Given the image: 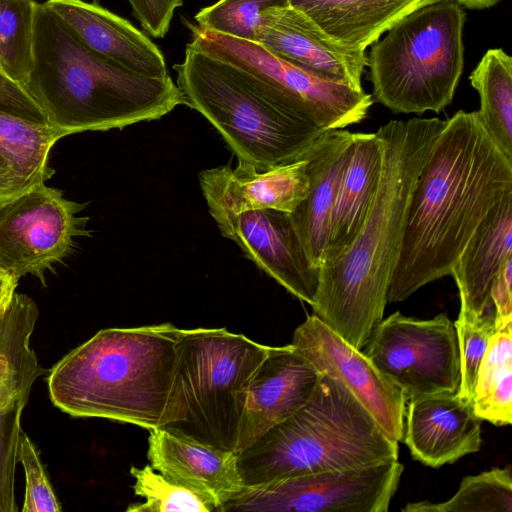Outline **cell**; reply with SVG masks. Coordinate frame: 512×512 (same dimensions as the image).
Returning a JSON list of instances; mask_svg holds the SVG:
<instances>
[{
	"label": "cell",
	"mask_w": 512,
	"mask_h": 512,
	"mask_svg": "<svg viewBox=\"0 0 512 512\" xmlns=\"http://www.w3.org/2000/svg\"><path fill=\"white\" fill-rule=\"evenodd\" d=\"M134 16L153 37L162 38L169 30L175 9L183 0H128Z\"/></svg>",
	"instance_id": "36"
},
{
	"label": "cell",
	"mask_w": 512,
	"mask_h": 512,
	"mask_svg": "<svg viewBox=\"0 0 512 512\" xmlns=\"http://www.w3.org/2000/svg\"><path fill=\"white\" fill-rule=\"evenodd\" d=\"M460 357V386L457 397L471 403L477 372L494 333V313H485L478 318L458 315L454 322Z\"/></svg>",
	"instance_id": "32"
},
{
	"label": "cell",
	"mask_w": 512,
	"mask_h": 512,
	"mask_svg": "<svg viewBox=\"0 0 512 512\" xmlns=\"http://www.w3.org/2000/svg\"><path fill=\"white\" fill-rule=\"evenodd\" d=\"M199 182L214 220L261 209L292 213L309 187L304 155L268 170L243 164L206 169L200 172Z\"/></svg>",
	"instance_id": "17"
},
{
	"label": "cell",
	"mask_w": 512,
	"mask_h": 512,
	"mask_svg": "<svg viewBox=\"0 0 512 512\" xmlns=\"http://www.w3.org/2000/svg\"><path fill=\"white\" fill-rule=\"evenodd\" d=\"M255 42L318 77L363 89L365 50L351 49L333 39L289 4L262 12Z\"/></svg>",
	"instance_id": "15"
},
{
	"label": "cell",
	"mask_w": 512,
	"mask_h": 512,
	"mask_svg": "<svg viewBox=\"0 0 512 512\" xmlns=\"http://www.w3.org/2000/svg\"><path fill=\"white\" fill-rule=\"evenodd\" d=\"M403 470L396 459L245 488L217 512H386Z\"/></svg>",
	"instance_id": "12"
},
{
	"label": "cell",
	"mask_w": 512,
	"mask_h": 512,
	"mask_svg": "<svg viewBox=\"0 0 512 512\" xmlns=\"http://www.w3.org/2000/svg\"><path fill=\"white\" fill-rule=\"evenodd\" d=\"M7 174H8V165L6 163V160L0 153V190L6 180Z\"/></svg>",
	"instance_id": "41"
},
{
	"label": "cell",
	"mask_w": 512,
	"mask_h": 512,
	"mask_svg": "<svg viewBox=\"0 0 512 512\" xmlns=\"http://www.w3.org/2000/svg\"><path fill=\"white\" fill-rule=\"evenodd\" d=\"M85 205L63 191L39 183L0 203V270L18 279L32 275L45 284V272L86 235Z\"/></svg>",
	"instance_id": "11"
},
{
	"label": "cell",
	"mask_w": 512,
	"mask_h": 512,
	"mask_svg": "<svg viewBox=\"0 0 512 512\" xmlns=\"http://www.w3.org/2000/svg\"><path fill=\"white\" fill-rule=\"evenodd\" d=\"M444 124L417 117L389 121L375 132L382 165L372 204L351 243L319 267L314 315L358 350L383 319L409 201Z\"/></svg>",
	"instance_id": "2"
},
{
	"label": "cell",
	"mask_w": 512,
	"mask_h": 512,
	"mask_svg": "<svg viewBox=\"0 0 512 512\" xmlns=\"http://www.w3.org/2000/svg\"><path fill=\"white\" fill-rule=\"evenodd\" d=\"M482 420L456 394L407 400L402 441L412 457L439 468L480 450Z\"/></svg>",
	"instance_id": "18"
},
{
	"label": "cell",
	"mask_w": 512,
	"mask_h": 512,
	"mask_svg": "<svg viewBox=\"0 0 512 512\" xmlns=\"http://www.w3.org/2000/svg\"><path fill=\"white\" fill-rule=\"evenodd\" d=\"M181 330L162 323L98 331L50 370L52 403L73 417L162 427Z\"/></svg>",
	"instance_id": "4"
},
{
	"label": "cell",
	"mask_w": 512,
	"mask_h": 512,
	"mask_svg": "<svg viewBox=\"0 0 512 512\" xmlns=\"http://www.w3.org/2000/svg\"><path fill=\"white\" fill-rule=\"evenodd\" d=\"M269 348L225 328L182 329L161 428L235 453L248 384Z\"/></svg>",
	"instance_id": "7"
},
{
	"label": "cell",
	"mask_w": 512,
	"mask_h": 512,
	"mask_svg": "<svg viewBox=\"0 0 512 512\" xmlns=\"http://www.w3.org/2000/svg\"><path fill=\"white\" fill-rule=\"evenodd\" d=\"M292 346L321 374L344 385L393 441H402L404 393L316 315L299 325Z\"/></svg>",
	"instance_id": "13"
},
{
	"label": "cell",
	"mask_w": 512,
	"mask_h": 512,
	"mask_svg": "<svg viewBox=\"0 0 512 512\" xmlns=\"http://www.w3.org/2000/svg\"><path fill=\"white\" fill-rule=\"evenodd\" d=\"M22 87L61 138L160 119L183 104L170 76L148 77L94 52L44 3L36 7Z\"/></svg>",
	"instance_id": "3"
},
{
	"label": "cell",
	"mask_w": 512,
	"mask_h": 512,
	"mask_svg": "<svg viewBox=\"0 0 512 512\" xmlns=\"http://www.w3.org/2000/svg\"><path fill=\"white\" fill-rule=\"evenodd\" d=\"M1 271V270H0Z\"/></svg>",
	"instance_id": "42"
},
{
	"label": "cell",
	"mask_w": 512,
	"mask_h": 512,
	"mask_svg": "<svg viewBox=\"0 0 512 512\" xmlns=\"http://www.w3.org/2000/svg\"><path fill=\"white\" fill-rule=\"evenodd\" d=\"M471 405L482 421L512 423V325L495 330L480 363Z\"/></svg>",
	"instance_id": "27"
},
{
	"label": "cell",
	"mask_w": 512,
	"mask_h": 512,
	"mask_svg": "<svg viewBox=\"0 0 512 512\" xmlns=\"http://www.w3.org/2000/svg\"><path fill=\"white\" fill-rule=\"evenodd\" d=\"M361 351L407 400L459 390L457 334L445 313L420 320L395 312L373 329Z\"/></svg>",
	"instance_id": "10"
},
{
	"label": "cell",
	"mask_w": 512,
	"mask_h": 512,
	"mask_svg": "<svg viewBox=\"0 0 512 512\" xmlns=\"http://www.w3.org/2000/svg\"><path fill=\"white\" fill-rule=\"evenodd\" d=\"M441 0H423L422 6H426L435 2H438ZM458 3L459 5H463L470 9H484L489 8L496 3H498L500 0H449Z\"/></svg>",
	"instance_id": "39"
},
{
	"label": "cell",
	"mask_w": 512,
	"mask_h": 512,
	"mask_svg": "<svg viewBox=\"0 0 512 512\" xmlns=\"http://www.w3.org/2000/svg\"><path fill=\"white\" fill-rule=\"evenodd\" d=\"M512 257V194L497 204L480 224L451 269L459 290V315L478 318L493 311L491 284Z\"/></svg>",
	"instance_id": "22"
},
{
	"label": "cell",
	"mask_w": 512,
	"mask_h": 512,
	"mask_svg": "<svg viewBox=\"0 0 512 512\" xmlns=\"http://www.w3.org/2000/svg\"><path fill=\"white\" fill-rule=\"evenodd\" d=\"M24 405L0 408V512L18 511L15 501V469L20 419Z\"/></svg>",
	"instance_id": "33"
},
{
	"label": "cell",
	"mask_w": 512,
	"mask_h": 512,
	"mask_svg": "<svg viewBox=\"0 0 512 512\" xmlns=\"http://www.w3.org/2000/svg\"><path fill=\"white\" fill-rule=\"evenodd\" d=\"M13 404L8 398L7 367L3 356L0 354V408Z\"/></svg>",
	"instance_id": "40"
},
{
	"label": "cell",
	"mask_w": 512,
	"mask_h": 512,
	"mask_svg": "<svg viewBox=\"0 0 512 512\" xmlns=\"http://www.w3.org/2000/svg\"><path fill=\"white\" fill-rule=\"evenodd\" d=\"M321 376L292 344L270 346L248 384L235 453L303 407Z\"/></svg>",
	"instance_id": "16"
},
{
	"label": "cell",
	"mask_w": 512,
	"mask_h": 512,
	"mask_svg": "<svg viewBox=\"0 0 512 512\" xmlns=\"http://www.w3.org/2000/svg\"><path fill=\"white\" fill-rule=\"evenodd\" d=\"M35 0H0V71L21 86L32 67Z\"/></svg>",
	"instance_id": "29"
},
{
	"label": "cell",
	"mask_w": 512,
	"mask_h": 512,
	"mask_svg": "<svg viewBox=\"0 0 512 512\" xmlns=\"http://www.w3.org/2000/svg\"><path fill=\"white\" fill-rule=\"evenodd\" d=\"M0 112L30 122L48 124L47 118L26 90L0 71ZM49 125V124H48Z\"/></svg>",
	"instance_id": "35"
},
{
	"label": "cell",
	"mask_w": 512,
	"mask_h": 512,
	"mask_svg": "<svg viewBox=\"0 0 512 512\" xmlns=\"http://www.w3.org/2000/svg\"><path fill=\"white\" fill-rule=\"evenodd\" d=\"M288 4V0H219L201 9L195 20L200 28L255 42L262 12Z\"/></svg>",
	"instance_id": "31"
},
{
	"label": "cell",
	"mask_w": 512,
	"mask_h": 512,
	"mask_svg": "<svg viewBox=\"0 0 512 512\" xmlns=\"http://www.w3.org/2000/svg\"><path fill=\"white\" fill-rule=\"evenodd\" d=\"M480 96L476 111L498 147L512 159V59L501 48L489 49L469 76Z\"/></svg>",
	"instance_id": "26"
},
{
	"label": "cell",
	"mask_w": 512,
	"mask_h": 512,
	"mask_svg": "<svg viewBox=\"0 0 512 512\" xmlns=\"http://www.w3.org/2000/svg\"><path fill=\"white\" fill-rule=\"evenodd\" d=\"M393 441L354 395L322 374L310 400L237 453L245 488L398 459Z\"/></svg>",
	"instance_id": "5"
},
{
	"label": "cell",
	"mask_w": 512,
	"mask_h": 512,
	"mask_svg": "<svg viewBox=\"0 0 512 512\" xmlns=\"http://www.w3.org/2000/svg\"><path fill=\"white\" fill-rule=\"evenodd\" d=\"M423 0H288L327 35L351 49L366 50Z\"/></svg>",
	"instance_id": "24"
},
{
	"label": "cell",
	"mask_w": 512,
	"mask_h": 512,
	"mask_svg": "<svg viewBox=\"0 0 512 512\" xmlns=\"http://www.w3.org/2000/svg\"><path fill=\"white\" fill-rule=\"evenodd\" d=\"M187 25L192 32L190 46L257 78L292 113L312 125L343 129L367 117L373 100L363 89L318 77L256 42Z\"/></svg>",
	"instance_id": "9"
},
{
	"label": "cell",
	"mask_w": 512,
	"mask_h": 512,
	"mask_svg": "<svg viewBox=\"0 0 512 512\" xmlns=\"http://www.w3.org/2000/svg\"><path fill=\"white\" fill-rule=\"evenodd\" d=\"M404 512H512L510 467L492 468L462 479L458 491L447 501L408 503Z\"/></svg>",
	"instance_id": "28"
},
{
	"label": "cell",
	"mask_w": 512,
	"mask_h": 512,
	"mask_svg": "<svg viewBox=\"0 0 512 512\" xmlns=\"http://www.w3.org/2000/svg\"><path fill=\"white\" fill-rule=\"evenodd\" d=\"M149 432L147 458L152 468L202 496L214 511L245 489L236 453L215 449L161 427Z\"/></svg>",
	"instance_id": "19"
},
{
	"label": "cell",
	"mask_w": 512,
	"mask_h": 512,
	"mask_svg": "<svg viewBox=\"0 0 512 512\" xmlns=\"http://www.w3.org/2000/svg\"><path fill=\"white\" fill-rule=\"evenodd\" d=\"M17 460L24 468L26 490L22 512H60V503L48 480L39 453L30 438L20 431Z\"/></svg>",
	"instance_id": "34"
},
{
	"label": "cell",
	"mask_w": 512,
	"mask_h": 512,
	"mask_svg": "<svg viewBox=\"0 0 512 512\" xmlns=\"http://www.w3.org/2000/svg\"><path fill=\"white\" fill-rule=\"evenodd\" d=\"M60 139L48 124L0 112V153L8 165V174L0 190V203L54 175L50 152Z\"/></svg>",
	"instance_id": "25"
},
{
	"label": "cell",
	"mask_w": 512,
	"mask_h": 512,
	"mask_svg": "<svg viewBox=\"0 0 512 512\" xmlns=\"http://www.w3.org/2000/svg\"><path fill=\"white\" fill-rule=\"evenodd\" d=\"M215 222L225 238L298 299L313 304L319 268L310 261L289 213L275 209L247 211Z\"/></svg>",
	"instance_id": "14"
},
{
	"label": "cell",
	"mask_w": 512,
	"mask_h": 512,
	"mask_svg": "<svg viewBox=\"0 0 512 512\" xmlns=\"http://www.w3.org/2000/svg\"><path fill=\"white\" fill-rule=\"evenodd\" d=\"M355 133L325 131L304 154L309 187L306 197L289 213L310 261L320 267L327 246L338 184Z\"/></svg>",
	"instance_id": "21"
},
{
	"label": "cell",
	"mask_w": 512,
	"mask_h": 512,
	"mask_svg": "<svg viewBox=\"0 0 512 512\" xmlns=\"http://www.w3.org/2000/svg\"><path fill=\"white\" fill-rule=\"evenodd\" d=\"M510 194L512 159L477 112L460 110L445 120L409 201L388 302H402L450 275L480 224Z\"/></svg>",
	"instance_id": "1"
},
{
	"label": "cell",
	"mask_w": 512,
	"mask_h": 512,
	"mask_svg": "<svg viewBox=\"0 0 512 512\" xmlns=\"http://www.w3.org/2000/svg\"><path fill=\"white\" fill-rule=\"evenodd\" d=\"M130 474L135 478L133 486L136 495L144 502L130 504L128 512H212L214 507L194 491L175 483L152 466L131 467Z\"/></svg>",
	"instance_id": "30"
},
{
	"label": "cell",
	"mask_w": 512,
	"mask_h": 512,
	"mask_svg": "<svg viewBox=\"0 0 512 512\" xmlns=\"http://www.w3.org/2000/svg\"><path fill=\"white\" fill-rule=\"evenodd\" d=\"M18 281L14 275L0 271V317L16 292Z\"/></svg>",
	"instance_id": "38"
},
{
	"label": "cell",
	"mask_w": 512,
	"mask_h": 512,
	"mask_svg": "<svg viewBox=\"0 0 512 512\" xmlns=\"http://www.w3.org/2000/svg\"><path fill=\"white\" fill-rule=\"evenodd\" d=\"M94 52L136 73L169 77L158 47L128 20L83 0L44 2Z\"/></svg>",
	"instance_id": "20"
},
{
	"label": "cell",
	"mask_w": 512,
	"mask_h": 512,
	"mask_svg": "<svg viewBox=\"0 0 512 512\" xmlns=\"http://www.w3.org/2000/svg\"><path fill=\"white\" fill-rule=\"evenodd\" d=\"M512 257L508 258L495 276L490 288L495 330L512 325Z\"/></svg>",
	"instance_id": "37"
},
{
	"label": "cell",
	"mask_w": 512,
	"mask_h": 512,
	"mask_svg": "<svg viewBox=\"0 0 512 512\" xmlns=\"http://www.w3.org/2000/svg\"><path fill=\"white\" fill-rule=\"evenodd\" d=\"M382 165L376 133H355L338 184L322 263L338 256L353 240L374 199Z\"/></svg>",
	"instance_id": "23"
},
{
	"label": "cell",
	"mask_w": 512,
	"mask_h": 512,
	"mask_svg": "<svg viewBox=\"0 0 512 512\" xmlns=\"http://www.w3.org/2000/svg\"><path fill=\"white\" fill-rule=\"evenodd\" d=\"M174 69L183 104L215 127L238 164L268 170L291 163L327 131L292 113L257 78L189 44Z\"/></svg>",
	"instance_id": "6"
},
{
	"label": "cell",
	"mask_w": 512,
	"mask_h": 512,
	"mask_svg": "<svg viewBox=\"0 0 512 512\" xmlns=\"http://www.w3.org/2000/svg\"><path fill=\"white\" fill-rule=\"evenodd\" d=\"M465 20L458 3L441 0L389 28L367 56L375 100L396 114L450 105L464 67Z\"/></svg>",
	"instance_id": "8"
}]
</instances>
